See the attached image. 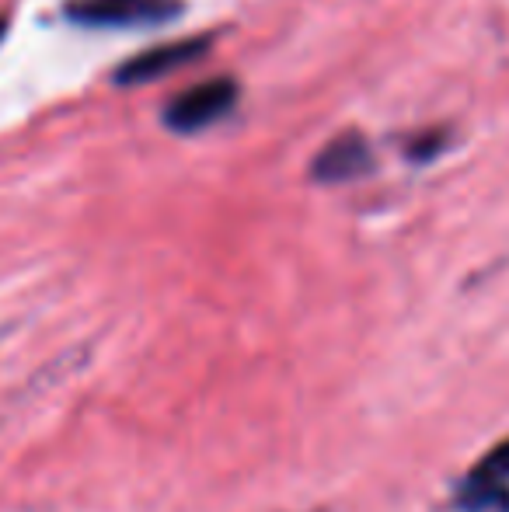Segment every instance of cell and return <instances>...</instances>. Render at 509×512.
Returning a JSON list of instances; mask_svg holds the SVG:
<instances>
[{
  "mask_svg": "<svg viewBox=\"0 0 509 512\" xmlns=\"http://www.w3.org/2000/svg\"><path fill=\"white\" fill-rule=\"evenodd\" d=\"M63 18L70 25L98 28V32L161 28L182 18V0H67Z\"/></svg>",
  "mask_w": 509,
  "mask_h": 512,
  "instance_id": "cell-1",
  "label": "cell"
},
{
  "mask_svg": "<svg viewBox=\"0 0 509 512\" xmlns=\"http://www.w3.org/2000/svg\"><path fill=\"white\" fill-rule=\"evenodd\" d=\"M374 164L377 161H374V150H370L367 136L342 133L318 150V157L311 161V178L314 182H325V185L356 182V178L370 175Z\"/></svg>",
  "mask_w": 509,
  "mask_h": 512,
  "instance_id": "cell-5",
  "label": "cell"
},
{
  "mask_svg": "<svg viewBox=\"0 0 509 512\" xmlns=\"http://www.w3.org/2000/svg\"><path fill=\"white\" fill-rule=\"evenodd\" d=\"M464 512H506L509 509V439L492 446L457 492Z\"/></svg>",
  "mask_w": 509,
  "mask_h": 512,
  "instance_id": "cell-4",
  "label": "cell"
},
{
  "mask_svg": "<svg viewBox=\"0 0 509 512\" xmlns=\"http://www.w3.org/2000/svg\"><path fill=\"white\" fill-rule=\"evenodd\" d=\"M447 140H450L447 129H433V133L419 136V140L408 147V157H412V161H429V157L440 154V150L447 147Z\"/></svg>",
  "mask_w": 509,
  "mask_h": 512,
  "instance_id": "cell-6",
  "label": "cell"
},
{
  "mask_svg": "<svg viewBox=\"0 0 509 512\" xmlns=\"http://www.w3.org/2000/svg\"><path fill=\"white\" fill-rule=\"evenodd\" d=\"M213 46V35H192V39H175V42H161L154 49H143V53L129 56L123 67L112 74V81L119 88H136V84H150L161 81V77L175 74V70L196 63L199 56H206Z\"/></svg>",
  "mask_w": 509,
  "mask_h": 512,
  "instance_id": "cell-3",
  "label": "cell"
},
{
  "mask_svg": "<svg viewBox=\"0 0 509 512\" xmlns=\"http://www.w3.org/2000/svg\"><path fill=\"white\" fill-rule=\"evenodd\" d=\"M238 98L241 88L234 77H210V81L182 91L164 105V126L182 136L203 133V129L224 122L238 108Z\"/></svg>",
  "mask_w": 509,
  "mask_h": 512,
  "instance_id": "cell-2",
  "label": "cell"
},
{
  "mask_svg": "<svg viewBox=\"0 0 509 512\" xmlns=\"http://www.w3.org/2000/svg\"><path fill=\"white\" fill-rule=\"evenodd\" d=\"M4 32H7V21H4V18H0V39H4Z\"/></svg>",
  "mask_w": 509,
  "mask_h": 512,
  "instance_id": "cell-7",
  "label": "cell"
}]
</instances>
